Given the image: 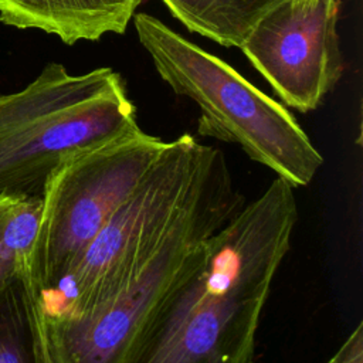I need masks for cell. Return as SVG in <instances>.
Instances as JSON below:
<instances>
[{
	"label": "cell",
	"mask_w": 363,
	"mask_h": 363,
	"mask_svg": "<svg viewBox=\"0 0 363 363\" xmlns=\"http://www.w3.org/2000/svg\"><path fill=\"white\" fill-rule=\"evenodd\" d=\"M296 220L294 187L277 177L207 240L199 265L156 306L119 363H252Z\"/></svg>",
	"instance_id": "6da1fadb"
},
{
	"label": "cell",
	"mask_w": 363,
	"mask_h": 363,
	"mask_svg": "<svg viewBox=\"0 0 363 363\" xmlns=\"http://www.w3.org/2000/svg\"><path fill=\"white\" fill-rule=\"evenodd\" d=\"M136 126L118 72L72 75L50 62L23 89L0 95V194L43 196L62 162Z\"/></svg>",
	"instance_id": "7a4b0ae2"
},
{
	"label": "cell",
	"mask_w": 363,
	"mask_h": 363,
	"mask_svg": "<svg viewBox=\"0 0 363 363\" xmlns=\"http://www.w3.org/2000/svg\"><path fill=\"white\" fill-rule=\"evenodd\" d=\"M133 23L160 78L199 105V135L238 145L294 189L312 182L323 157L284 105L156 17L138 13Z\"/></svg>",
	"instance_id": "3957f363"
},
{
	"label": "cell",
	"mask_w": 363,
	"mask_h": 363,
	"mask_svg": "<svg viewBox=\"0 0 363 363\" xmlns=\"http://www.w3.org/2000/svg\"><path fill=\"white\" fill-rule=\"evenodd\" d=\"M223 159L189 133L166 142L79 259L37 298L40 315L77 318L111 298L152 257Z\"/></svg>",
	"instance_id": "277c9868"
},
{
	"label": "cell",
	"mask_w": 363,
	"mask_h": 363,
	"mask_svg": "<svg viewBox=\"0 0 363 363\" xmlns=\"http://www.w3.org/2000/svg\"><path fill=\"white\" fill-rule=\"evenodd\" d=\"M244 204L224 157L152 257L111 298L77 318L41 316L48 362L119 363L156 306L199 265L207 240Z\"/></svg>",
	"instance_id": "5b68a950"
},
{
	"label": "cell",
	"mask_w": 363,
	"mask_h": 363,
	"mask_svg": "<svg viewBox=\"0 0 363 363\" xmlns=\"http://www.w3.org/2000/svg\"><path fill=\"white\" fill-rule=\"evenodd\" d=\"M166 142L139 126L62 162L48 177L28 265L35 299L79 259Z\"/></svg>",
	"instance_id": "8992f818"
},
{
	"label": "cell",
	"mask_w": 363,
	"mask_h": 363,
	"mask_svg": "<svg viewBox=\"0 0 363 363\" xmlns=\"http://www.w3.org/2000/svg\"><path fill=\"white\" fill-rule=\"evenodd\" d=\"M337 14L339 0H284L240 47L284 104L299 112L316 109L342 75Z\"/></svg>",
	"instance_id": "52a82bcc"
},
{
	"label": "cell",
	"mask_w": 363,
	"mask_h": 363,
	"mask_svg": "<svg viewBox=\"0 0 363 363\" xmlns=\"http://www.w3.org/2000/svg\"><path fill=\"white\" fill-rule=\"evenodd\" d=\"M142 0H0V21L16 28H35L68 45L122 34Z\"/></svg>",
	"instance_id": "ba28073f"
},
{
	"label": "cell",
	"mask_w": 363,
	"mask_h": 363,
	"mask_svg": "<svg viewBox=\"0 0 363 363\" xmlns=\"http://www.w3.org/2000/svg\"><path fill=\"white\" fill-rule=\"evenodd\" d=\"M187 30L223 47H241L254 26L284 0H162Z\"/></svg>",
	"instance_id": "9c48e42d"
},
{
	"label": "cell",
	"mask_w": 363,
	"mask_h": 363,
	"mask_svg": "<svg viewBox=\"0 0 363 363\" xmlns=\"http://www.w3.org/2000/svg\"><path fill=\"white\" fill-rule=\"evenodd\" d=\"M0 363H50L40 309L27 277L0 291Z\"/></svg>",
	"instance_id": "30bf717a"
},
{
	"label": "cell",
	"mask_w": 363,
	"mask_h": 363,
	"mask_svg": "<svg viewBox=\"0 0 363 363\" xmlns=\"http://www.w3.org/2000/svg\"><path fill=\"white\" fill-rule=\"evenodd\" d=\"M41 208V196L0 194V291L28 275Z\"/></svg>",
	"instance_id": "8fae6325"
},
{
	"label": "cell",
	"mask_w": 363,
	"mask_h": 363,
	"mask_svg": "<svg viewBox=\"0 0 363 363\" xmlns=\"http://www.w3.org/2000/svg\"><path fill=\"white\" fill-rule=\"evenodd\" d=\"M350 346L345 363H363V323L359 322L349 333Z\"/></svg>",
	"instance_id": "7c38bea8"
},
{
	"label": "cell",
	"mask_w": 363,
	"mask_h": 363,
	"mask_svg": "<svg viewBox=\"0 0 363 363\" xmlns=\"http://www.w3.org/2000/svg\"><path fill=\"white\" fill-rule=\"evenodd\" d=\"M349 346H350V339L349 336L343 340V343L340 345V347L332 354V357H329L325 363H345L346 357H347V352H349Z\"/></svg>",
	"instance_id": "4fadbf2b"
}]
</instances>
